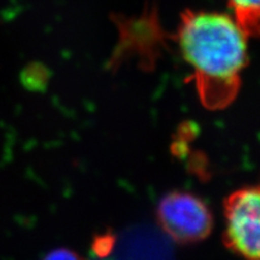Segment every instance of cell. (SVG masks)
I'll return each mask as SVG.
<instances>
[{"instance_id":"cell-1","label":"cell","mask_w":260,"mask_h":260,"mask_svg":"<svg viewBox=\"0 0 260 260\" xmlns=\"http://www.w3.org/2000/svg\"><path fill=\"white\" fill-rule=\"evenodd\" d=\"M248 38L234 16L188 11L182 17L178 45L193 68L198 95L206 109L223 110L236 99L248 61Z\"/></svg>"},{"instance_id":"cell-2","label":"cell","mask_w":260,"mask_h":260,"mask_svg":"<svg viewBox=\"0 0 260 260\" xmlns=\"http://www.w3.org/2000/svg\"><path fill=\"white\" fill-rule=\"evenodd\" d=\"M225 229L223 243L245 260H259L260 190L247 186L230 193L223 203Z\"/></svg>"},{"instance_id":"cell-3","label":"cell","mask_w":260,"mask_h":260,"mask_svg":"<svg viewBox=\"0 0 260 260\" xmlns=\"http://www.w3.org/2000/svg\"><path fill=\"white\" fill-rule=\"evenodd\" d=\"M157 219L164 233L181 245L204 241L213 229V214L207 204L184 190L170 191L161 198Z\"/></svg>"},{"instance_id":"cell-4","label":"cell","mask_w":260,"mask_h":260,"mask_svg":"<svg viewBox=\"0 0 260 260\" xmlns=\"http://www.w3.org/2000/svg\"><path fill=\"white\" fill-rule=\"evenodd\" d=\"M239 23L249 37L259 29V0H226Z\"/></svg>"},{"instance_id":"cell-5","label":"cell","mask_w":260,"mask_h":260,"mask_svg":"<svg viewBox=\"0 0 260 260\" xmlns=\"http://www.w3.org/2000/svg\"><path fill=\"white\" fill-rule=\"evenodd\" d=\"M116 245V237L112 233L99 234L94 237L92 243L93 253L99 258H106L111 254Z\"/></svg>"},{"instance_id":"cell-6","label":"cell","mask_w":260,"mask_h":260,"mask_svg":"<svg viewBox=\"0 0 260 260\" xmlns=\"http://www.w3.org/2000/svg\"><path fill=\"white\" fill-rule=\"evenodd\" d=\"M42 260H86L79 253L71 251L69 248H56L47 253Z\"/></svg>"}]
</instances>
